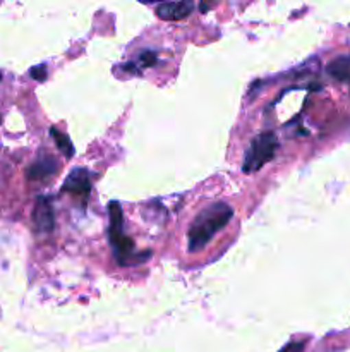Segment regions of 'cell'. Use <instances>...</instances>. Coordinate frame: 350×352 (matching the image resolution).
Here are the masks:
<instances>
[{"instance_id": "obj_9", "label": "cell", "mask_w": 350, "mask_h": 352, "mask_svg": "<svg viewBox=\"0 0 350 352\" xmlns=\"http://www.w3.org/2000/svg\"><path fill=\"white\" fill-rule=\"evenodd\" d=\"M139 62L143 67H151L156 64V54L154 52H143L139 56Z\"/></svg>"}, {"instance_id": "obj_4", "label": "cell", "mask_w": 350, "mask_h": 352, "mask_svg": "<svg viewBox=\"0 0 350 352\" xmlns=\"http://www.w3.org/2000/svg\"><path fill=\"white\" fill-rule=\"evenodd\" d=\"M64 193L75 194V196H88L91 193V176L88 170L75 169L65 179L64 186H62Z\"/></svg>"}, {"instance_id": "obj_7", "label": "cell", "mask_w": 350, "mask_h": 352, "mask_svg": "<svg viewBox=\"0 0 350 352\" xmlns=\"http://www.w3.org/2000/svg\"><path fill=\"white\" fill-rule=\"evenodd\" d=\"M326 73H328L333 80L350 83V54L349 56H340L336 57V59H333L331 62L326 66Z\"/></svg>"}, {"instance_id": "obj_10", "label": "cell", "mask_w": 350, "mask_h": 352, "mask_svg": "<svg viewBox=\"0 0 350 352\" xmlns=\"http://www.w3.org/2000/svg\"><path fill=\"white\" fill-rule=\"evenodd\" d=\"M31 78L36 81H45L47 80V69H45V66H36L33 67V69L30 71Z\"/></svg>"}, {"instance_id": "obj_8", "label": "cell", "mask_w": 350, "mask_h": 352, "mask_svg": "<svg viewBox=\"0 0 350 352\" xmlns=\"http://www.w3.org/2000/svg\"><path fill=\"white\" fill-rule=\"evenodd\" d=\"M50 134L54 136V139H55V143H57L58 150H60V152L64 153L67 159L74 156V145H72L71 138H69L67 134H64V132H60L58 129H55V128L50 129Z\"/></svg>"}, {"instance_id": "obj_13", "label": "cell", "mask_w": 350, "mask_h": 352, "mask_svg": "<svg viewBox=\"0 0 350 352\" xmlns=\"http://www.w3.org/2000/svg\"><path fill=\"white\" fill-rule=\"evenodd\" d=\"M0 80H2V74H0Z\"/></svg>"}, {"instance_id": "obj_2", "label": "cell", "mask_w": 350, "mask_h": 352, "mask_svg": "<svg viewBox=\"0 0 350 352\" xmlns=\"http://www.w3.org/2000/svg\"><path fill=\"white\" fill-rule=\"evenodd\" d=\"M278 150V139L277 134L271 131L261 132L259 136L253 139L249 150L246 153V159H244L242 170L246 174H254L257 170L263 169L268 162L275 159Z\"/></svg>"}, {"instance_id": "obj_1", "label": "cell", "mask_w": 350, "mask_h": 352, "mask_svg": "<svg viewBox=\"0 0 350 352\" xmlns=\"http://www.w3.org/2000/svg\"><path fill=\"white\" fill-rule=\"evenodd\" d=\"M233 210L226 203H213L198 213L187 231L189 253H198L232 220Z\"/></svg>"}, {"instance_id": "obj_3", "label": "cell", "mask_w": 350, "mask_h": 352, "mask_svg": "<svg viewBox=\"0 0 350 352\" xmlns=\"http://www.w3.org/2000/svg\"><path fill=\"white\" fill-rule=\"evenodd\" d=\"M33 224L41 234H50L55 228V213L51 201L47 196H40L33 208Z\"/></svg>"}, {"instance_id": "obj_11", "label": "cell", "mask_w": 350, "mask_h": 352, "mask_svg": "<svg viewBox=\"0 0 350 352\" xmlns=\"http://www.w3.org/2000/svg\"><path fill=\"white\" fill-rule=\"evenodd\" d=\"M304 342H290V344L285 345V347L280 349L278 352H304Z\"/></svg>"}, {"instance_id": "obj_6", "label": "cell", "mask_w": 350, "mask_h": 352, "mask_svg": "<svg viewBox=\"0 0 350 352\" xmlns=\"http://www.w3.org/2000/svg\"><path fill=\"white\" fill-rule=\"evenodd\" d=\"M58 169V163L54 156L40 155L27 169L26 176L30 180H43L54 176Z\"/></svg>"}, {"instance_id": "obj_5", "label": "cell", "mask_w": 350, "mask_h": 352, "mask_svg": "<svg viewBox=\"0 0 350 352\" xmlns=\"http://www.w3.org/2000/svg\"><path fill=\"white\" fill-rule=\"evenodd\" d=\"M194 11V4L189 0H182V2H165L156 8V16L163 21H180L191 16Z\"/></svg>"}, {"instance_id": "obj_12", "label": "cell", "mask_w": 350, "mask_h": 352, "mask_svg": "<svg viewBox=\"0 0 350 352\" xmlns=\"http://www.w3.org/2000/svg\"><path fill=\"white\" fill-rule=\"evenodd\" d=\"M199 9H201L202 12H206V11H208V9H209V5H202V4H201V8H199Z\"/></svg>"}]
</instances>
